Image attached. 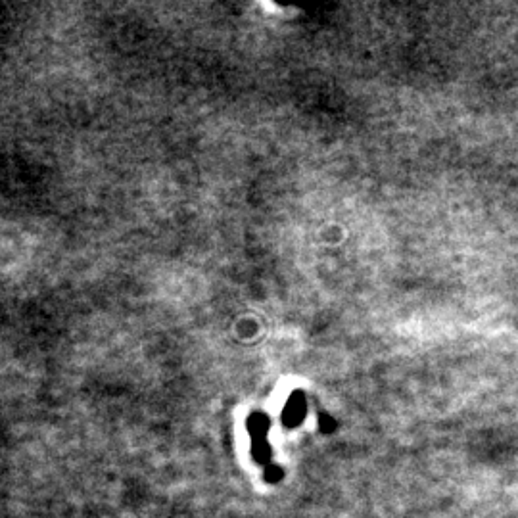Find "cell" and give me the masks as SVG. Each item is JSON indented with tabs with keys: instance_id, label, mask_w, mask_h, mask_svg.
<instances>
[{
	"instance_id": "cell-1",
	"label": "cell",
	"mask_w": 518,
	"mask_h": 518,
	"mask_svg": "<svg viewBox=\"0 0 518 518\" xmlns=\"http://www.w3.org/2000/svg\"><path fill=\"white\" fill-rule=\"evenodd\" d=\"M248 432L252 436V457L258 465H271L273 459V451L267 440V432H269V419L263 413H254L248 419Z\"/></svg>"
},
{
	"instance_id": "cell-3",
	"label": "cell",
	"mask_w": 518,
	"mask_h": 518,
	"mask_svg": "<svg viewBox=\"0 0 518 518\" xmlns=\"http://www.w3.org/2000/svg\"><path fill=\"white\" fill-rule=\"evenodd\" d=\"M283 478V469H281L279 465H275V463H271V465L265 467V471H263V480H265L267 484H279Z\"/></svg>"
},
{
	"instance_id": "cell-4",
	"label": "cell",
	"mask_w": 518,
	"mask_h": 518,
	"mask_svg": "<svg viewBox=\"0 0 518 518\" xmlns=\"http://www.w3.org/2000/svg\"><path fill=\"white\" fill-rule=\"evenodd\" d=\"M319 424H321V430L323 432H334L336 430V421L327 415V413H323L321 417H319Z\"/></svg>"
},
{
	"instance_id": "cell-2",
	"label": "cell",
	"mask_w": 518,
	"mask_h": 518,
	"mask_svg": "<svg viewBox=\"0 0 518 518\" xmlns=\"http://www.w3.org/2000/svg\"><path fill=\"white\" fill-rule=\"evenodd\" d=\"M307 405L306 396L302 392H294L290 400L286 401L283 411V424L286 428H294L302 424L306 417Z\"/></svg>"
}]
</instances>
